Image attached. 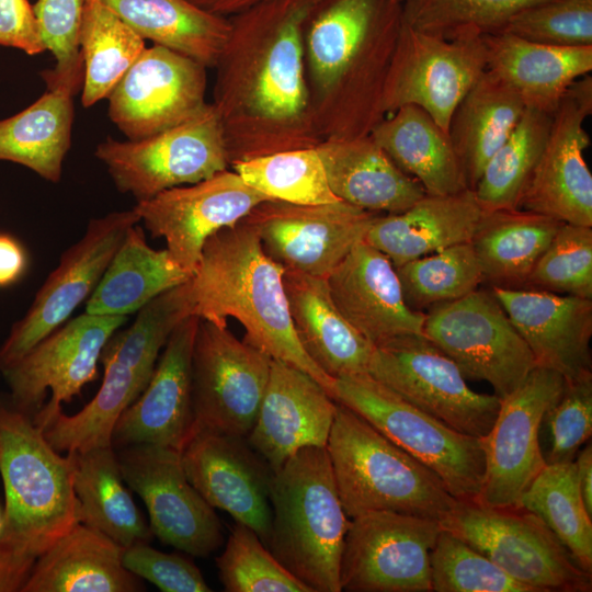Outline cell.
<instances>
[{"instance_id": "6da1fadb", "label": "cell", "mask_w": 592, "mask_h": 592, "mask_svg": "<svg viewBox=\"0 0 592 592\" xmlns=\"http://www.w3.org/2000/svg\"><path fill=\"white\" fill-rule=\"evenodd\" d=\"M321 0H266L229 18L213 90L229 164L316 147L304 31Z\"/></svg>"}, {"instance_id": "7a4b0ae2", "label": "cell", "mask_w": 592, "mask_h": 592, "mask_svg": "<svg viewBox=\"0 0 592 592\" xmlns=\"http://www.w3.org/2000/svg\"><path fill=\"white\" fill-rule=\"evenodd\" d=\"M401 26L397 0H321L314 9L304 58L321 141L369 135L385 117L384 86Z\"/></svg>"}, {"instance_id": "3957f363", "label": "cell", "mask_w": 592, "mask_h": 592, "mask_svg": "<svg viewBox=\"0 0 592 592\" xmlns=\"http://www.w3.org/2000/svg\"><path fill=\"white\" fill-rule=\"evenodd\" d=\"M284 273L244 221L220 229L206 240L190 280L193 315L220 326L235 318L246 330L243 339L309 374L332 397L334 379L308 357L295 334Z\"/></svg>"}, {"instance_id": "277c9868", "label": "cell", "mask_w": 592, "mask_h": 592, "mask_svg": "<svg viewBox=\"0 0 592 592\" xmlns=\"http://www.w3.org/2000/svg\"><path fill=\"white\" fill-rule=\"evenodd\" d=\"M267 549L310 592H340V561L350 520L326 447L296 452L273 473Z\"/></svg>"}, {"instance_id": "5b68a950", "label": "cell", "mask_w": 592, "mask_h": 592, "mask_svg": "<svg viewBox=\"0 0 592 592\" xmlns=\"http://www.w3.org/2000/svg\"><path fill=\"white\" fill-rule=\"evenodd\" d=\"M60 454L31 417L0 401V475L5 497L0 542L36 558L81 522L73 457Z\"/></svg>"}, {"instance_id": "8992f818", "label": "cell", "mask_w": 592, "mask_h": 592, "mask_svg": "<svg viewBox=\"0 0 592 592\" xmlns=\"http://www.w3.org/2000/svg\"><path fill=\"white\" fill-rule=\"evenodd\" d=\"M326 448L349 519L390 511L441 522L458 503L428 467L339 402Z\"/></svg>"}, {"instance_id": "52a82bcc", "label": "cell", "mask_w": 592, "mask_h": 592, "mask_svg": "<svg viewBox=\"0 0 592 592\" xmlns=\"http://www.w3.org/2000/svg\"><path fill=\"white\" fill-rule=\"evenodd\" d=\"M332 398L428 467L456 500L476 502L486 468L482 437L454 430L368 373L334 379Z\"/></svg>"}, {"instance_id": "ba28073f", "label": "cell", "mask_w": 592, "mask_h": 592, "mask_svg": "<svg viewBox=\"0 0 592 592\" xmlns=\"http://www.w3.org/2000/svg\"><path fill=\"white\" fill-rule=\"evenodd\" d=\"M440 524L533 592L592 590L591 572L528 510L458 501Z\"/></svg>"}, {"instance_id": "9c48e42d", "label": "cell", "mask_w": 592, "mask_h": 592, "mask_svg": "<svg viewBox=\"0 0 592 592\" xmlns=\"http://www.w3.org/2000/svg\"><path fill=\"white\" fill-rule=\"evenodd\" d=\"M121 193L137 202L227 170L229 159L218 114L212 103L190 119L140 140L107 137L94 151Z\"/></svg>"}, {"instance_id": "30bf717a", "label": "cell", "mask_w": 592, "mask_h": 592, "mask_svg": "<svg viewBox=\"0 0 592 592\" xmlns=\"http://www.w3.org/2000/svg\"><path fill=\"white\" fill-rule=\"evenodd\" d=\"M424 315L423 334L453 360L465 378L489 383L501 399L536 366L490 287L436 305Z\"/></svg>"}, {"instance_id": "8fae6325", "label": "cell", "mask_w": 592, "mask_h": 592, "mask_svg": "<svg viewBox=\"0 0 592 592\" xmlns=\"http://www.w3.org/2000/svg\"><path fill=\"white\" fill-rule=\"evenodd\" d=\"M367 373L411 405L462 433L483 437L500 409L497 395L470 389L458 366L424 334L374 346Z\"/></svg>"}, {"instance_id": "7c38bea8", "label": "cell", "mask_w": 592, "mask_h": 592, "mask_svg": "<svg viewBox=\"0 0 592 592\" xmlns=\"http://www.w3.org/2000/svg\"><path fill=\"white\" fill-rule=\"evenodd\" d=\"M127 316L84 312L41 340L1 373L10 389V405L42 425L94 380L110 338Z\"/></svg>"}, {"instance_id": "4fadbf2b", "label": "cell", "mask_w": 592, "mask_h": 592, "mask_svg": "<svg viewBox=\"0 0 592 592\" xmlns=\"http://www.w3.org/2000/svg\"><path fill=\"white\" fill-rule=\"evenodd\" d=\"M487 69L482 34L466 30L452 38L415 31L403 24L384 86L382 110L402 105L428 112L446 132L452 114Z\"/></svg>"}, {"instance_id": "5bb4252c", "label": "cell", "mask_w": 592, "mask_h": 592, "mask_svg": "<svg viewBox=\"0 0 592 592\" xmlns=\"http://www.w3.org/2000/svg\"><path fill=\"white\" fill-rule=\"evenodd\" d=\"M271 363L272 357L246 339L239 340L228 326L200 319L192 353L195 428L247 437Z\"/></svg>"}, {"instance_id": "9a60e30c", "label": "cell", "mask_w": 592, "mask_h": 592, "mask_svg": "<svg viewBox=\"0 0 592 592\" xmlns=\"http://www.w3.org/2000/svg\"><path fill=\"white\" fill-rule=\"evenodd\" d=\"M441 530L439 521L390 511L350 519L341 591L431 592L430 555Z\"/></svg>"}, {"instance_id": "2e32d148", "label": "cell", "mask_w": 592, "mask_h": 592, "mask_svg": "<svg viewBox=\"0 0 592 592\" xmlns=\"http://www.w3.org/2000/svg\"><path fill=\"white\" fill-rule=\"evenodd\" d=\"M377 215L344 201L301 205L266 200L241 220L285 271L327 278L364 240Z\"/></svg>"}, {"instance_id": "e0dca14e", "label": "cell", "mask_w": 592, "mask_h": 592, "mask_svg": "<svg viewBox=\"0 0 592 592\" xmlns=\"http://www.w3.org/2000/svg\"><path fill=\"white\" fill-rule=\"evenodd\" d=\"M115 452L126 486L147 508L153 536L195 557H206L223 544L220 521L190 482L180 451L135 444Z\"/></svg>"}, {"instance_id": "ac0fdd59", "label": "cell", "mask_w": 592, "mask_h": 592, "mask_svg": "<svg viewBox=\"0 0 592 592\" xmlns=\"http://www.w3.org/2000/svg\"><path fill=\"white\" fill-rule=\"evenodd\" d=\"M138 223L134 209L90 219L84 235L61 254L26 314L12 326L0 346V372L59 328L91 296L127 230Z\"/></svg>"}, {"instance_id": "d6986e66", "label": "cell", "mask_w": 592, "mask_h": 592, "mask_svg": "<svg viewBox=\"0 0 592 592\" xmlns=\"http://www.w3.org/2000/svg\"><path fill=\"white\" fill-rule=\"evenodd\" d=\"M565 387L561 374L536 365L520 386L501 399L497 418L482 437L486 468L475 503L519 506L522 494L546 466L538 440L539 426Z\"/></svg>"}, {"instance_id": "ffe728a7", "label": "cell", "mask_w": 592, "mask_h": 592, "mask_svg": "<svg viewBox=\"0 0 592 592\" xmlns=\"http://www.w3.org/2000/svg\"><path fill=\"white\" fill-rule=\"evenodd\" d=\"M206 67L153 44L124 73L109 100V117L128 140L172 128L207 104Z\"/></svg>"}, {"instance_id": "44dd1931", "label": "cell", "mask_w": 592, "mask_h": 592, "mask_svg": "<svg viewBox=\"0 0 592 592\" xmlns=\"http://www.w3.org/2000/svg\"><path fill=\"white\" fill-rule=\"evenodd\" d=\"M271 200L234 170L201 182L166 190L137 202L134 210L155 238H163L171 258L191 275L206 240L239 223L259 203Z\"/></svg>"}, {"instance_id": "7402d4cb", "label": "cell", "mask_w": 592, "mask_h": 592, "mask_svg": "<svg viewBox=\"0 0 592 592\" xmlns=\"http://www.w3.org/2000/svg\"><path fill=\"white\" fill-rule=\"evenodd\" d=\"M591 113L589 73L571 83L554 112L545 148L521 201V209L592 227V174L583 157L590 146L583 123Z\"/></svg>"}, {"instance_id": "603a6c76", "label": "cell", "mask_w": 592, "mask_h": 592, "mask_svg": "<svg viewBox=\"0 0 592 592\" xmlns=\"http://www.w3.org/2000/svg\"><path fill=\"white\" fill-rule=\"evenodd\" d=\"M181 459L190 482L206 502L252 528L266 545L273 471L246 437L195 428Z\"/></svg>"}, {"instance_id": "cb8c5ba5", "label": "cell", "mask_w": 592, "mask_h": 592, "mask_svg": "<svg viewBox=\"0 0 592 592\" xmlns=\"http://www.w3.org/2000/svg\"><path fill=\"white\" fill-rule=\"evenodd\" d=\"M200 318L190 316L172 332L143 392L118 418L112 446H168L181 452L195 428L192 353Z\"/></svg>"}, {"instance_id": "d4e9b609", "label": "cell", "mask_w": 592, "mask_h": 592, "mask_svg": "<svg viewBox=\"0 0 592 592\" xmlns=\"http://www.w3.org/2000/svg\"><path fill=\"white\" fill-rule=\"evenodd\" d=\"M338 402L309 374L278 360L247 435L251 448L274 473L304 447H326Z\"/></svg>"}, {"instance_id": "484cf974", "label": "cell", "mask_w": 592, "mask_h": 592, "mask_svg": "<svg viewBox=\"0 0 592 592\" xmlns=\"http://www.w3.org/2000/svg\"><path fill=\"white\" fill-rule=\"evenodd\" d=\"M490 288L536 365L558 372L567 382L592 376L591 298L533 288Z\"/></svg>"}, {"instance_id": "4316f807", "label": "cell", "mask_w": 592, "mask_h": 592, "mask_svg": "<svg viewBox=\"0 0 592 592\" xmlns=\"http://www.w3.org/2000/svg\"><path fill=\"white\" fill-rule=\"evenodd\" d=\"M327 283L341 315L374 346L423 334L424 312L407 305L396 267L365 240L329 274Z\"/></svg>"}, {"instance_id": "83f0119b", "label": "cell", "mask_w": 592, "mask_h": 592, "mask_svg": "<svg viewBox=\"0 0 592 592\" xmlns=\"http://www.w3.org/2000/svg\"><path fill=\"white\" fill-rule=\"evenodd\" d=\"M483 214L468 189L451 195H429L398 214H378L364 240L398 267L448 247L470 242Z\"/></svg>"}, {"instance_id": "f1b7e54d", "label": "cell", "mask_w": 592, "mask_h": 592, "mask_svg": "<svg viewBox=\"0 0 592 592\" xmlns=\"http://www.w3.org/2000/svg\"><path fill=\"white\" fill-rule=\"evenodd\" d=\"M295 334L308 357L330 378L367 373L374 345L334 305L327 278L285 271Z\"/></svg>"}, {"instance_id": "f546056e", "label": "cell", "mask_w": 592, "mask_h": 592, "mask_svg": "<svg viewBox=\"0 0 592 592\" xmlns=\"http://www.w3.org/2000/svg\"><path fill=\"white\" fill-rule=\"evenodd\" d=\"M316 149L332 193L353 206L376 214H398L426 194L371 135L325 139Z\"/></svg>"}, {"instance_id": "4dcf8cb0", "label": "cell", "mask_w": 592, "mask_h": 592, "mask_svg": "<svg viewBox=\"0 0 592 592\" xmlns=\"http://www.w3.org/2000/svg\"><path fill=\"white\" fill-rule=\"evenodd\" d=\"M487 69L512 87L526 107L554 114L577 79L592 70V46L560 47L508 33L482 35Z\"/></svg>"}, {"instance_id": "1f68e13d", "label": "cell", "mask_w": 592, "mask_h": 592, "mask_svg": "<svg viewBox=\"0 0 592 592\" xmlns=\"http://www.w3.org/2000/svg\"><path fill=\"white\" fill-rule=\"evenodd\" d=\"M123 547L80 522L38 556L21 592H135L139 578L122 563Z\"/></svg>"}, {"instance_id": "d6a6232c", "label": "cell", "mask_w": 592, "mask_h": 592, "mask_svg": "<svg viewBox=\"0 0 592 592\" xmlns=\"http://www.w3.org/2000/svg\"><path fill=\"white\" fill-rule=\"evenodd\" d=\"M369 135L426 194L451 195L469 189L448 132L423 109L402 105L390 117H384Z\"/></svg>"}, {"instance_id": "836d02e7", "label": "cell", "mask_w": 592, "mask_h": 592, "mask_svg": "<svg viewBox=\"0 0 592 592\" xmlns=\"http://www.w3.org/2000/svg\"><path fill=\"white\" fill-rule=\"evenodd\" d=\"M517 92L486 69L455 107L448 136L474 190L488 160L505 141L525 112Z\"/></svg>"}, {"instance_id": "e575fe53", "label": "cell", "mask_w": 592, "mask_h": 592, "mask_svg": "<svg viewBox=\"0 0 592 592\" xmlns=\"http://www.w3.org/2000/svg\"><path fill=\"white\" fill-rule=\"evenodd\" d=\"M561 224L521 208L483 212L470 240L483 283L490 287L524 288Z\"/></svg>"}, {"instance_id": "d590c367", "label": "cell", "mask_w": 592, "mask_h": 592, "mask_svg": "<svg viewBox=\"0 0 592 592\" xmlns=\"http://www.w3.org/2000/svg\"><path fill=\"white\" fill-rule=\"evenodd\" d=\"M138 224L127 230L95 289L87 299L86 312L127 316L138 311L162 292L192 277L171 258L167 249H152Z\"/></svg>"}, {"instance_id": "8d00e7d4", "label": "cell", "mask_w": 592, "mask_h": 592, "mask_svg": "<svg viewBox=\"0 0 592 592\" xmlns=\"http://www.w3.org/2000/svg\"><path fill=\"white\" fill-rule=\"evenodd\" d=\"M141 38L214 68L230 33L227 18L189 0H99Z\"/></svg>"}, {"instance_id": "74e56055", "label": "cell", "mask_w": 592, "mask_h": 592, "mask_svg": "<svg viewBox=\"0 0 592 592\" xmlns=\"http://www.w3.org/2000/svg\"><path fill=\"white\" fill-rule=\"evenodd\" d=\"M71 454L81 522L123 548L149 543L153 535L126 488L113 446Z\"/></svg>"}, {"instance_id": "f35d334b", "label": "cell", "mask_w": 592, "mask_h": 592, "mask_svg": "<svg viewBox=\"0 0 592 592\" xmlns=\"http://www.w3.org/2000/svg\"><path fill=\"white\" fill-rule=\"evenodd\" d=\"M72 96L60 88L47 89L26 109L0 119V160L24 166L58 183L71 145Z\"/></svg>"}, {"instance_id": "ab89813d", "label": "cell", "mask_w": 592, "mask_h": 592, "mask_svg": "<svg viewBox=\"0 0 592 592\" xmlns=\"http://www.w3.org/2000/svg\"><path fill=\"white\" fill-rule=\"evenodd\" d=\"M103 382L93 399L79 412L65 414L60 408L37 425L49 445L59 453L84 452L112 446L115 424L146 385L137 373L119 362L101 357Z\"/></svg>"}, {"instance_id": "60d3db41", "label": "cell", "mask_w": 592, "mask_h": 592, "mask_svg": "<svg viewBox=\"0 0 592 592\" xmlns=\"http://www.w3.org/2000/svg\"><path fill=\"white\" fill-rule=\"evenodd\" d=\"M79 47L83 61L81 103L107 99L146 48L145 39L99 0H86Z\"/></svg>"}, {"instance_id": "b9f144b4", "label": "cell", "mask_w": 592, "mask_h": 592, "mask_svg": "<svg viewBox=\"0 0 592 592\" xmlns=\"http://www.w3.org/2000/svg\"><path fill=\"white\" fill-rule=\"evenodd\" d=\"M553 114L526 107L473 190L483 212L519 209L545 148Z\"/></svg>"}, {"instance_id": "7bdbcfd3", "label": "cell", "mask_w": 592, "mask_h": 592, "mask_svg": "<svg viewBox=\"0 0 592 592\" xmlns=\"http://www.w3.org/2000/svg\"><path fill=\"white\" fill-rule=\"evenodd\" d=\"M519 506L539 516L578 565L592 572V515L584 505L573 460L546 465Z\"/></svg>"}, {"instance_id": "ee69618b", "label": "cell", "mask_w": 592, "mask_h": 592, "mask_svg": "<svg viewBox=\"0 0 592 592\" xmlns=\"http://www.w3.org/2000/svg\"><path fill=\"white\" fill-rule=\"evenodd\" d=\"M190 280L162 292L141 307L133 325L110 338L101 357L119 362L148 383L159 352L175 328L193 315Z\"/></svg>"}, {"instance_id": "f6af8a7d", "label": "cell", "mask_w": 592, "mask_h": 592, "mask_svg": "<svg viewBox=\"0 0 592 592\" xmlns=\"http://www.w3.org/2000/svg\"><path fill=\"white\" fill-rule=\"evenodd\" d=\"M231 168L249 186L271 200L301 205L341 201L328 184L316 147L278 151L236 162Z\"/></svg>"}, {"instance_id": "bcb514c9", "label": "cell", "mask_w": 592, "mask_h": 592, "mask_svg": "<svg viewBox=\"0 0 592 592\" xmlns=\"http://www.w3.org/2000/svg\"><path fill=\"white\" fill-rule=\"evenodd\" d=\"M403 298L415 311L459 299L483 283L470 242L411 260L396 267Z\"/></svg>"}, {"instance_id": "7dc6e473", "label": "cell", "mask_w": 592, "mask_h": 592, "mask_svg": "<svg viewBox=\"0 0 592 592\" xmlns=\"http://www.w3.org/2000/svg\"><path fill=\"white\" fill-rule=\"evenodd\" d=\"M546 0H402V22L442 38L466 30L501 33L519 11Z\"/></svg>"}, {"instance_id": "c3c4849f", "label": "cell", "mask_w": 592, "mask_h": 592, "mask_svg": "<svg viewBox=\"0 0 592 592\" xmlns=\"http://www.w3.org/2000/svg\"><path fill=\"white\" fill-rule=\"evenodd\" d=\"M216 566L227 592H310L276 560L252 528L239 522Z\"/></svg>"}, {"instance_id": "681fc988", "label": "cell", "mask_w": 592, "mask_h": 592, "mask_svg": "<svg viewBox=\"0 0 592 592\" xmlns=\"http://www.w3.org/2000/svg\"><path fill=\"white\" fill-rule=\"evenodd\" d=\"M430 570L435 592H533L444 528L431 550Z\"/></svg>"}, {"instance_id": "f907efd6", "label": "cell", "mask_w": 592, "mask_h": 592, "mask_svg": "<svg viewBox=\"0 0 592 592\" xmlns=\"http://www.w3.org/2000/svg\"><path fill=\"white\" fill-rule=\"evenodd\" d=\"M524 288L592 299V227L562 223Z\"/></svg>"}, {"instance_id": "816d5d0a", "label": "cell", "mask_w": 592, "mask_h": 592, "mask_svg": "<svg viewBox=\"0 0 592 592\" xmlns=\"http://www.w3.org/2000/svg\"><path fill=\"white\" fill-rule=\"evenodd\" d=\"M86 0H37L33 5L46 49L55 67L42 73L47 89L60 88L72 95L82 89L83 61L79 31Z\"/></svg>"}, {"instance_id": "f5cc1de1", "label": "cell", "mask_w": 592, "mask_h": 592, "mask_svg": "<svg viewBox=\"0 0 592 592\" xmlns=\"http://www.w3.org/2000/svg\"><path fill=\"white\" fill-rule=\"evenodd\" d=\"M592 434V376L567 382L560 398L546 411L539 446L546 465L572 462Z\"/></svg>"}, {"instance_id": "db71d44e", "label": "cell", "mask_w": 592, "mask_h": 592, "mask_svg": "<svg viewBox=\"0 0 592 592\" xmlns=\"http://www.w3.org/2000/svg\"><path fill=\"white\" fill-rule=\"evenodd\" d=\"M501 33L553 46H592V0L536 3L515 13Z\"/></svg>"}, {"instance_id": "11a10c76", "label": "cell", "mask_w": 592, "mask_h": 592, "mask_svg": "<svg viewBox=\"0 0 592 592\" xmlns=\"http://www.w3.org/2000/svg\"><path fill=\"white\" fill-rule=\"evenodd\" d=\"M123 566L163 592H209L200 569L179 554L160 551L146 542L124 547Z\"/></svg>"}, {"instance_id": "9f6ffc18", "label": "cell", "mask_w": 592, "mask_h": 592, "mask_svg": "<svg viewBox=\"0 0 592 592\" xmlns=\"http://www.w3.org/2000/svg\"><path fill=\"white\" fill-rule=\"evenodd\" d=\"M0 45L27 55L46 50L34 8L27 0H0Z\"/></svg>"}, {"instance_id": "6f0895ef", "label": "cell", "mask_w": 592, "mask_h": 592, "mask_svg": "<svg viewBox=\"0 0 592 592\" xmlns=\"http://www.w3.org/2000/svg\"><path fill=\"white\" fill-rule=\"evenodd\" d=\"M36 557L4 542H0V592L22 591Z\"/></svg>"}, {"instance_id": "680465c9", "label": "cell", "mask_w": 592, "mask_h": 592, "mask_svg": "<svg viewBox=\"0 0 592 592\" xmlns=\"http://www.w3.org/2000/svg\"><path fill=\"white\" fill-rule=\"evenodd\" d=\"M26 259L20 243L11 236L0 234V286L15 282L23 273Z\"/></svg>"}, {"instance_id": "91938a15", "label": "cell", "mask_w": 592, "mask_h": 592, "mask_svg": "<svg viewBox=\"0 0 592 592\" xmlns=\"http://www.w3.org/2000/svg\"><path fill=\"white\" fill-rule=\"evenodd\" d=\"M574 468L578 486L590 515H592V446L591 443L576 455Z\"/></svg>"}, {"instance_id": "94428289", "label": "cell", "mask_w": 592, "mask_h": 592, "mask_svg": "<svg viewBox=\"0 0 592 592\" xmlns=\"http://www.w3.org/2000/svg\"><path fill=\"white\" fill-rule=\"evenodd\" d=\"M198 8L224 18H229L244 9L266 0H189Z\"/></svg>"}, {"instance_id": "6125c7cd", "label": "cell", "mask_w": 592, "mask_h": 592, "mask_svg": "<svg viewBox=\"0 0 592 592\" xmlns=\"http://www.w3.org/2000/svg\"><path fill=\"white\" fill-rule=\"evenodd\" d=\"M2 528H3V514H1L0 512V535L2 533Z\"/></svg>"}, {"instance_id": "be15d7a7", "label": "cell", "mask_w": 592, "mask_h": 592, "mask_svg": "<svg viewBox=\"0 0 592 592\" xmlns=\"http://www.w3.org/2000/svg\"><path fill=\"white\" fill-rule=\"evenodd\" d=\"M397 1L402 2V0H397Z\"/></svg>"}]
</instances>
